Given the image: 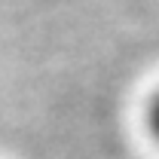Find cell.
Returning a JSON list of instances; mask_svg holds the SVG:
<instances>
[{
    "label": "cell",
    "mask_w": 159,
    "mask_h": 159,
    "mask_svg": "<svg viewBox=\"0 0 159 159\" xmlns=\"http://www.w3.org/2000/svg\"><path fill=\"white\" fill-rule=\"evenodd\" d=\"M147 125H150V132H153V135H156V141H159V92L153 95L150 107H147Z\"/></svg>",
    "instance_id": "obj_1"
}]
</instances>
